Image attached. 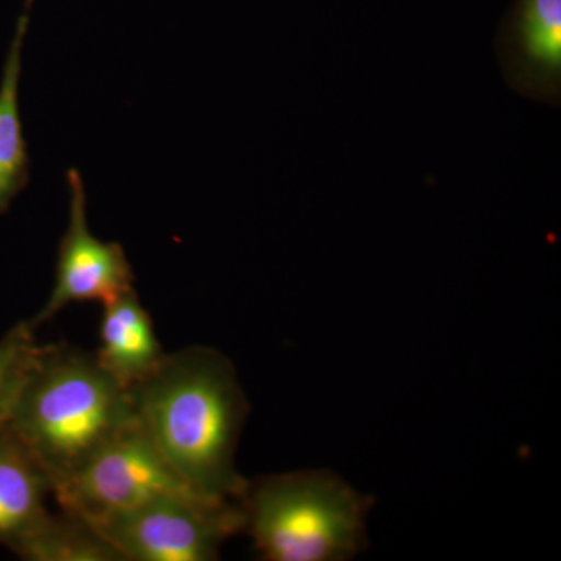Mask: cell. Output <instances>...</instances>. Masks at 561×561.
Here are the masks:
<instances>
[{"instance_id":"6da1fadb","label":"cell","mask_w":561,"mask_h":561,"mask_svg":"<svg viewBox=\"0 0 561 561\" xmlns=\"http://www.w3.org/2000/svg\"><path fill=\"white\" fill-rule=\"evenodd\" d=\"M128 391L140 427L173 470L205 496L238 502L249 483L236 453L250 402L232 362L219 350L190 346L165 354Z\"/></svg>"},{"instance_id":"7a4b0ae2","label":"cell","mask_w":561,"mask_h":561,"mask_svg":"<svg viewBox=\"0 0 561 561\" xmlns=\"http://www.w3.org/2000/svg\"><path fill=\"white\" fill-rule=\"evenodd\" d=\"M135 423L130 391L94 354L39 343L9 430L36 457L54 489Z\"/></svg>"},{"instance_id":"3957f363","label":"cell","mask_w":561,"mask_h":561,"mask_svg":"<svg viewBox=\"0 0 561 561\" xmlns=\"http://www.w3.org/2000/svg\"><path fill=\"white\" fill-rule=\"evenodd\" d=\"M238 502L262 560L345 561L367 548L373 501L330 471L265 476Z\"/></svg>"},{"instance_id":"277c9868","label":"cell","mask_w":561,"mask_h":561,"mask_svg":"<svg viewBox=\"0 0 561 561\" xmlns=\"http://www.w3.org/2000/svg\"><path fill=\"white\" fill-rule=\"evenodd\" d=\"M122 561H214L245 527L239 502L162 497L90 523Z\"/></svg>"},{"instance_id":"5b68a950","label":"cell","mask_w":561,"mask_h":561,"mask_svg":"<svg viewBox=\"0 0 561 561\" xmlns=\"http://www.w3.org/2000/svg\"><path fill=\"white\" fill-rule=\"evenodd\" d=\"M51 494L62 512L88 523L162 497L205 496L173 470L138 419L58 482Z\"/></svg>"},{"instance_id":"8992f818","label":"cell","mask_w":561,"mask_h":561,"mask_svg":"<svg viewBox=\"0 0 561 561\" xmlns=\"http://www.w3.org/2000/svg\"><path fill=\"white\" fill-rule=\"evenodd\" d=\"M69 224L58 245L55 286L44 308L31 319L33 327L46 323L72 302L114 300L133 290L135 273L117 242H103L92 234L87 220V192L79 171L68 172Z\"/></svg>"},{"instance_id":"52a82bcc","label":"cell","mask_w":561,"mask_h":561,"mask_svg":"<svg viewBox=\"0 0 561 561\" xmlns=\"http://www.w3.org/2000/svg\"><path fill=\"white\" fill-rule=\"evenodd\" d=\"M496 54L508 87L535 102L561 101V0H515Z\"/></svg>"},{"instance_id":"ba28073f","label":"cell","mask_w":561,"mask_h":561,"mask_svg":"<svg viewBox=\"0 0 561 561\" xmlns=\"http://www.w3.org/2000/svg\"><path fill=\"white\" fill-rule=\"evenodd\" d=\"M99 339L95 359L125 390L146 381L168 354L135 289L103 305Z\"/></svg>"},{"instance_id":"9c48e42d","label":"cell","mask_w":561,"mask_h":561,"mask_svg":"<svg viewBox=\"0 0 561 561\" xmlns=\"http://www.w3.org/2000/svg\"><path fill=\"white\" fill-rule=\"evenodd\" d=\"M49 474L7 427L0 432V545L14 551L49 516Z\"/></svg>"},{"instance_id":"30bf717a","label":"cell","mask_w":561,"mask_h":561,"mask_svg":"<svg viewBox=\"0 0 561 561\" xmlns=\"http://www.w3.org/2000/svg\"><path fill=\"white\" fill-rule=\"evenodd\" d=\"M27 25L28 18L24 14L18 22L0 81V216L31 181V158L20 113L22 44Z\"/></svg>"},{"instance_id":"8fae6325","label":"cell","mask_w":561,"mask_h":561,"mask_svg":"<svg viewBox=\"0 0 561 561\" xmlns=\"http://www.w3.org/2000/svg\"><path fill=\"white\" fill-rule=\"evenodd\" d=\"M13 552L27 561H122L90 523L62 511L49 513Z\"/></svg>"},{"instance_id":"7c38bea8","label":"cell","mask_w":561,"mask_h":561,"mask_svg":"<svg viewBox=\"0 0 561 561\" xmlns=\"http://www.w3.org/2000/svg\"><path fill=\"white\" fill-rule=\"evenodd\" d=\"M31 320L20 321L0 339V432L7 430L39 343Z\"/></svg>"},{"instance_id":"4fadbf2b","label":"cell","mask_w":561,"mask_h":561,"mask_svg":"<svg viewBox=\"0 0 561 561\" xmlns=\"http://www.w3.org/2000/svg\"><path fill=\"white\" fill-rule=\"evenodd\" d=\"M32 0H27L28 5H31Z\"/></svg>"}]
</instances>
